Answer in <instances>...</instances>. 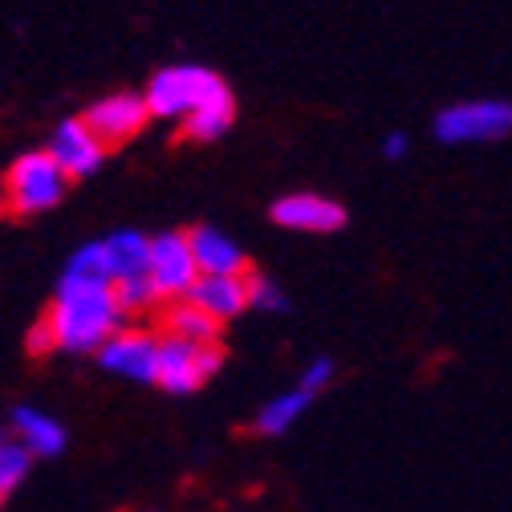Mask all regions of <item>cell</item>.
<instances>
[{"instance_id": "1", "label": "cell", "mask_w": 512, "mask_h": 512, "mask_svg": "<svg viewBox=\"0 0 512 512\" xmlns=\"http://www.w3.org/2000/svg\"><path fill=\"white\" fill-rule=\"evenodd\" d=\"M53 350H102L122 330V309L106 281H82V277H61L49 313L41 317Z\"/></svg>"}, {"instance_id": "2", "label": "cell", "mask_w": 512, "mask_h": 512, "mask_svg": "<svg viewBox=\"0 0 512 512\" xmlns=\"http://www.w3.org/2000/svg\"><path fill=\"white\" fill-rule=\"evenodd\" d=\"M66 175H61V167L45 155V151H29L21 155L5 183H0V191H5V208L17 212V216H37L45 208H53L61 196H66Z\"/></svg>"}, {"instance_id": "3", "label": "cell", "mask_w": 512, "mask_h": 512, "mask_svg": "<svg viewBox=\"0 0 512 512\" xmlns=\"http://www.w3.org/2000/svg\"><path fill=\"white\" fill-rule=\"evenodd\" d=\"M224 90V82L200 66H171V70H159L147 86V114L155 118H187L196 106H204L208 98H216Z\"/></svg>"}, {"instance_id": "4", "label": "cell", "mask_w": 512, "mask_h": 512, "mask_svg": "<svg viewBox=\"0 0 512 512\" xmlns=\"http://www.w3.org/2000/svg\"><path fill=\"white\" fill-rule=\"evenodd\" d=\"M224 362L220 346H191V342H175V338H159V387L171 395H187L208 382V374H216Z\"/></svg>"}, {"instance_id": "5", "label": "cell", "mask_w": 512, "mask_h": 512, "mask_svg": "<svg viewBox=\"0 0 512 512\" xmlns=\"http://www.w3.org/2000/svg\"><path fill=\"white\" fill-rule=\"evenodd\" d=\"M147 281H151L155 297H171V301H183L191 293V285L200 281V269H196V261H191V248H187L183 232H163V236L151 240Z\"/></svg>"}, {"instance_id": "6", "label": "cell", "mask_w": 512, "mask_h": 512, "mask_svg": "<svg viewBox=\"0 0 512 512\" xmlns=\"http://www.w3.org/2000/svg\"><path fill=\"white\" fill-rule=\"evenodd\" d=\"M439 139L447 143H464V139H500L512 131V106L504 102H464L443 110L435 122Z\"/></svg>"}, {"instance_id": "7", "label": "cell", "mask_w": 512, "mask_h": 512, "mask_svg": "<svg viewBox=\"0 0 512 512\" xmlns=\"http://www.w3.org/2000/svg\"><path fill=\"white\" fill-rule=\"evenodd\" d=\"M98 362L110 374L135 378V382H155L159 378V338L147 330H118L98 350Z\"/></svg>"}, {"instance_id": "8", "label": "cell", "mask_w": 512, "mask_h": 512, "mask_svg": "<svg viewBox=\"0 0 512 512\" xmlns=\"http://www.w3.org/2000/svg\"><path fill=\"white\" fill-rule=\"evenodd\" d=\"M147 106H143V98H135V94H110V98H102V102H94L86 114H82V122L94 131V139L102 143V147H118V143H126V139H135L143 126H147Z\"/></svg>"}, {"instance_id": "9", "label": "cell", "mask_w": 512, "mask_h": 512, "mask_svg": "<svg viewBox=\"0 0 512 512\" xmlns=\"http://www.w3.org/2000/svg\"><path fill=\"white\" fill-rule=\"evenodd\" d=\"M45 155L61 167V175L74 179V175H90V171H98L106 147L94 139V131H90L82 118H66V122H61L57 131H53Z\"/></svg>"}, {"instance_id": "10", "label": "cell", "mask_w": 512, "mask_h": 512, "mask_svg": "<svg viewBox=\"0 0 512 512\" xmlns=\"http://www.w3.org/2000/svg\"><path fill=\"white\" fill-rule=\"evenodd\" d=\"M187 248H191V261H196L200 277H240V273H248L240 248L228 236L212 232V228H191Z\"/></svg>"}, {"instance_id": "11", "label": "cell", "mask_w": 512, "mask_h": 512, "mask_svg": "<svg viewBox=\"0 0 512 512\" xmlns=\"http://www.w3.org/2000/svg\"><path fill=\"white\" fill-rule=\"evenodd\" d=\"M273 220L285 228H297V232H334L346 224V212L322 196H289V200L273 204Z\"/></svg>"}, {"instance_id": "12", "label": "cell", "mask_w": 512, "mask_h": 512, "mask_svg": "<svg viewBox=\"0 0 512 512\" xmlns=\"http://www.w3.org/2000/svg\"><path fill=\"white\" fill-rule=\"evenodd\" d=\"M13 439L29 456H57L61 447H66V427L37 407H17L13 411Z\"/></svg>"}, {"instance_id": "13", "label": "cell", "mask_w": 512, "mask_h": 512, "mask_svg": "<svg viewBox=\"0 0 512 512\" xmlns=\"http://www.w3.org/2000/svg\"><path fill=\"white\" fill-rule=\"evenodd\" d=\"M187 301L196 305V309H204L212 322H228V317H236L248 305V297H244V273L240 277H200L196 285H191Z\"/></svg>"}, {"instance_id": "14", "label": "cell", "mask_w": 512, "mask_h": 512, "mask_svg": "<svg viewBox=\"0 0 512 512\" xmlns=\"http://www.w3.org/2000/svg\"><path fill=\"white\" fill-rule=\"evenodd\" d=\"M147 252H151V240L139 236V232H114L110 240H102V256H106V277H110V285L147 277Z\"/></svg>"}, {"instance_id": "15", "label": "cell", "mask_w": 512, "mask_h": 512, "mask_svg": "<svg viewBox=\"0 0 512 512\" xmlns=\"http://www.w3.org/2000/svg\"><path fill=\"white\" fill-rule=\"evenodd\" d=\"M163 330L167 338L175 342H191V346H216V334H220V322H212V317L204 309H196L187 297L183 301H171L167 313H163Z\"/></svg>"}, {"instance_id": "16", "label": "cell", "mask_w": 512, "mask_h": 512, "mask_svg": "<svg viewBox=\"0 0 512 512\" xmlns=\"http://www.w3.org/2000/svg\"><path fill=\"white\" fill-rule=\"evenodd\" d=\"M232 114H236V102H232V94H228V86H224L216 98H208L204 106H196V110L187 114V122H183V139H196V143L220 139L228 126H232Z\"/></svg>"}, {"instance_id": "17", "label": "cell", "mask_w": 512, "mask_h": 512, "mask_svg": "<svg viewBox=\"0 0 512 512\" xmlns=\"http://www.w3.org/2000/svg\"><path fill=\"white\" fill-rule=\"evenodd\" d=\"M33 468V456L25 452V447L13 439V435H0V496L13 492Z\"/></svg>"}, {"instance_id": "18", "label": "cell", "mask_w": 512, "mask_h": 512, "mask_svg": "<svg viewBox=\"0 0 512 512\" xmlns=\"http://www.w3.org/2000/svg\"><path fill=\"white\" fill-rule=\"evenodd\" d=\"M305 403H309V395H301V391L273 399V403L261 411V419H256V431H261V435H281V431L305 411Z\"/></svg>"}, {"instance_id": "19", "label": "cell", "mask_w": 512, "mask_h": 512, "mask_svg": "<svg viewBox=\"0 0 512 512\" xmlns=\"http://www.w3.org/2000/svg\"><path fill=\"white\" fill-rule=\"evenodd\" d=\"M110 293H114V301H118L122 317H126V313H143V309H151V305L159 301L147 277H135V281H122V285H110Z\"/></svg>"}, {"instance_id": "20", "label": "cell", "mask_w": 512, "mask_h": 512, "mask_svg": "<svg viewBox=\"0 0 512 512\" xmlns=\"http://www.w3.org/2000/svg\"><path fill=\"white\" fill-rule=\"evenodd\" d=\"M244 297H248V305H256V309H281V305H285V297H281L261 273H244Z\"/></svg>"}, {"instance_id": "21", "label": "cell", "mask_w": 512, "mask_h": 512, "mask_svg": "<svg viewBox=\"0 0 512 512\" xmlns=\"http://www.w3.org/2000/svg\"><path fill=\"white\" fill-rule=\"evenodd\" d=\"M326 378H330V362H326V358H322V362H313V366L305 370V378H301V395H313Z\"/></svg>"}, {"instance_id": "22", "label": "cell", "mask_w": 512, "mask_h": 512, "mask_svg": "<svg viewBox=\"0 0 512 512\" xmlns=\"http://www.w3.org/2000/svg\"><path fill=\"white\" fill-rule=\"evenodd\" d=\"M29 350H33V354H49V350H53V338H49L45 322H37V326L29 330Z\"/></svg>"}, {"instance_id": "23", "label": "cell", "mask_w": 512, "mask_h": 512, "mask_svg": "<svg viewBox=\"0 0 512 512\" xmlns=\"http://www.w3.org/2000/svg\"><path fill=\"white\" fill-rule=\"evenodd\" d=\"M403 147H407V143H403V135H391V139H387V155H391V159H399V155H403Z\"/></svg>"}, {"instance_id": "24", "label": "cell", "mask_w": 512, "mask_h": 512, "mask_svg": "<svg viewBox=\"0 0 512 512\" xmlns=\"http://www.w3.org/2000/svg\"><path fill=\"white\" fill-rule=\"evenodd\" d=\"M0 212H5V191H0Z\"/></svg>"}]
</instances>
